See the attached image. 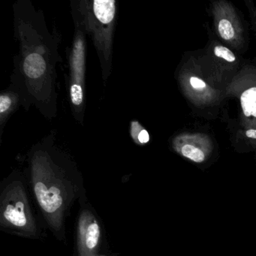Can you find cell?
Here are the masks:
<instances>
[{"label":"cell","mask_w":256,"mask_h":256,"mask_svg":"<svg viewBox=\"0 0 256 256\" xmlns=\"http://www.w3.org/2000/svg\"><path fill=\"white\" fill-rule=\"evenodd\" d=\"M14 38L18 54L14 58L11 83L17 85L24 98V108L34 106L46 119L58 114L56 66L62 61L59 53L61 37L49 30L42 10L30 0L13 5Z\"/></svg>","instance_id":"6da1fadb"},{"label":"cell","mask_w":256,"mask_h":256,"mask_svg":"<svg viewBox=\"0 0 256 256\" xmlns=\"http://www.w3.org/2000/svg\"><path fill=\"white\" fill-rule=\"evenodd\" d=\"M52 132L31 148L29 168L34 196L53 230L60 232L82 186L80 172L70 155L56 143Z\"/></svg>","instance_id":"7a4b0ae2"},{"label":"cell","mask_w":256,"mask_h":256,"mask_svg":"<svg viewBox=\"0 0 256 256\" xmlns=\"http://www.w3.org/2000/svg\"><path fill=\"white\" fill-rule=\"evenodd\" d=\"M78 6L96 50L104 85L110 77L113 60L114 36L116 28L118 5L115 0H79Z\"/></svg>","instance_id":"3957f363"},{"label":"cell","mask_w":256,"mask_h":256,"mask_svg":"<svg viewBox=\"0 0 256 256\" xmlns=\"http://www.w3.org/2000/svg\"><path fill=\"white\" fill-rule=\"evenodd\" d=\"M72 14L74 32L68 56V74L67 82L68 98L72 113L82 126L84 122L86 110V25L77 1H72Z\"/></svg>","instance_id":"277c9868"},{"label":"cell","mask_w":256,"mask_h":256,"mask_svg":"<svg viewBox=\"0 0 256 256\" xmlns=\"http://www.w3.org/2000/svg\"><path fill=\"white\" fill-rule=\"evenodd\" d=\"M0 222L7 232L26 238H36L38 224L24 184L19 174L6 180L0 197Z\"/></svg>","instance_id":"5b68a950"},{"label":"cell","mask_w":256,"mask_h":256,"mask_svg":"<svg viewBox=\"0 0 256 256\" xmlns=\"http://www.w3.org/2000/svg\"><path fill=\"white\" fill-rule=\"evenodd\" d=\"M20 106H24L23 94L17 85L11 83L0 94V142L7 122Z\"/></svg>","instance_id":"8992f818"},{"label":"cell","mask_w":256,"mask_h":256,"mask_svg":"<svg viewBox=\"0 0 256 256\" xmlns=\"http://www.w3.org/2000/svg\"><path fill=\"white\" fill-rule=\"evenodd\" d=\"M101 238V228L95 217L89 212L82 214L79 222V239L85 252L96 250Z\"/></svg>","instance_id":"52a82bcc"},{"label":"cell","mask_w":256,"mask_h":256,"mask_svg":"<svg viewBox=\"0 0 256 256\" xmlns=\"http://www.w3.org/2000/svg\"><path fill=\"white\" fill-rule=\"evenodd\" d=\"M242 112L246 118H256V88H251L242 92L240 96Z\"/></svg>","instance_id":"ba28073f"},{"label":"cell","mask_w":256,"mask_h":256,"mask_svg":"<svg viewBox=\"0 0 256 256\" xmlns=\"http://www.w3.org/2000/svg\"><path fill=\"white\" fill-rule=\"evenodd\" d=\"M130 136L133 142L138 145L146 144L150 138L148 130L137 120L130 122Z\"/></svg>","instance_id":"9c48e42d"},{"label":"cell","mask_w":256,"mask_h":256,"mask_svg":"<svg viewBox=\"0 0 256 256\" xmlns=\"http://www.w3.org/2000/svg\"><path fill=\"white\" fill-rule=\"evenodd\" d=\"M180 151L184 157L194 162L200 163L204 161L205 154L203 150L191 144H184L180 146Z\"/></svg>","instance_id":"30bf717a"},{"label":"cell","mask_w":256,"mask_h":256,"mask_svg":"<svg viewBox=\"0 0 256 256\" xmlns=\"http://www.w3.org/2000/svg\"><path fill=\"white\" fill-rule=\"evenodd\" d=\"M218 31L220 36L226 41L232 40L234 37V29L227 19H222L218 22Z\"/></svg>","instance_id":"8fae6325"},{"label":"cell","mask_w":256,"mask_h":256,"mask_svg":"<svg viewBox=\"0 0 256 256\" xmlns=\"http://www.w3.org/2000/svg\"><path fill=\"white\" fill-rule=\"evenodd\" d=\"M214 54H215L216 56L222 58V59H224V60L228 61V62H232L236 60L234 54L229 49L224 47V46H216L214 48Z\"/></svg>","instance_id":"7c38bea8"},{"label":"cell","mask_w":256,"mask_h":256,"mask_svg":"<svg viewBox=\"0 0 256 256\" xmlns=\"http://www.w3.org/2000/svg\"><path fill=\"white\" fill-rule=\"evenodd\" d=\"M190 84L194 89L203 90L206 88L205 82L197 77H192L190 78Z\"/></svg>","instance_id":"4fadbf2b"},{"label":"cell","mask_w":256,"mask_h":256,"mask_svg":"<svg viewBox=\"0 0 256 256\" xmlns=\"http://www.w3.org/2000/svg\"><path fill=\"white\" fill-rule=\"evenodd\" d=\"M246 136L250 138L256 139V130H248L246 132Z\"/></svg>","instance_id":"5bb4252c"}]
</instances>
